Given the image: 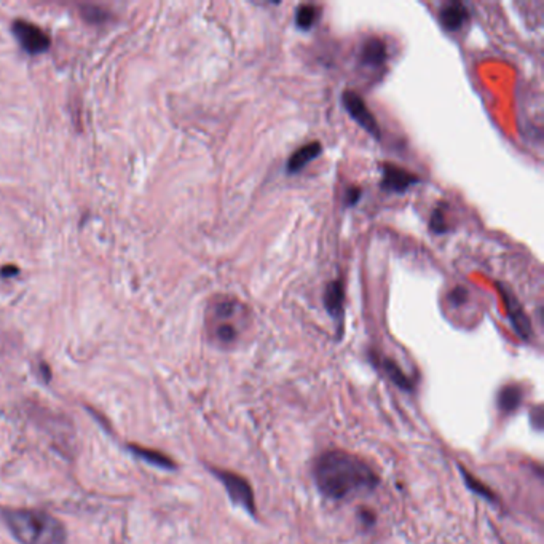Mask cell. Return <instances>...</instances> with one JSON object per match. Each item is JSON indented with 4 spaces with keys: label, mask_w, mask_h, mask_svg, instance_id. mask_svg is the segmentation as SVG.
Returning a JSON list of instances; mask_svg holds the SVG:
<instances>
[{
    "label": "cell",
    "mask_w": 544,
    "mask_h": 544,
    "mask_svg": "<svg viewBox=\"0 0 544 544\" xmlns=\"http://www.w3.org/2000/svg\"><path fill=\"white\" fill-rule=\"evenodd\" d=\"M314 482L324 497L342 499L364 490H373L378 478L356 455L343 450L323 454L314 463Z\"/></svg>",
    "instance_id": "cell-1"
},
{
    "label": "cell",
    "mask_w": 544,
    "mask_h": 544,
    "mask_svg": "<svg viewBox=\"0 0 544 544\" xmlns=\"http://www.w3.org/2000/svg\"><path fill=\"white\" fill-rule=\"evenodd\" d=\"M2 517L12 535L21 544H67L62 523L37 509H5Z\"/></svg>",
    "instance_id": "cell-2"
},
{
    "label": "cell",
    "mask_w": 544,
    "mask_h": 544,
    "mask_svg": "<svg viewBox=\"0 0 544 544\" xmlns=\"http://www.w3.org/2000/svg\"><path fill=\"white\" fill-rule=\"evenodd\" d=\"M212 473L216 474V478L221 480L223 487H225L228 497L236 506H241L246 512H249L254 516L256 514V503L254 495H252L251 485L247 484L246 479H243L241 475L228 473V471H219L212 469Z\"/></svg>",
    "instance_id": "cell-3"
},
{
    "label": "cell",
    "mask_w": 544,
    "mask_h": 544,
    "mask_svg": "<svg viewBox=\"0 0 544 544\" xmlns=\"http://www.w3.org/2000/svg\"><path fill=\"white\" fill-rule=\"evenodd\" d=\"M342 103L343 108L347 109L349 116L356 121V123L361 126L362 129H366L369 134L373 136L375 139H380V126H378V121L375 120V116L369 108L364 103V99L354 91H343L342 95Z\"/></svg>",
    "instance_id": "cell-4"
},
{
    "label": "cell",
    "mask_w": 544,
    "mask_h": 544,
    "mask_svg": "<svg viewBox=\"0 0 544 544\" xmlns=\"http://www.w3.org/2000/svg\"><path fill=\"white\" fill-rule=\"evenodd\" d=\"M12 31L24 50L27 53H32V55L45 51L50 47V37L47 36V32L43 29L36 26L34 23L16 19L12 24Z\"/></svg>",
    "instance_id": "cell-5"
},
{
    "label": "cell",
    "mask_w": 544,
    "mask_h": 544,
    "mask_svg": "<svg viewBox=\"0 0 544 544\" xmlns=\"http://www.w3.org/2000/svg\"><path fill=\"white\" fill-rule=\"evenodd\" d=\"M498 289L499 293H502L504 305H506V313L509 317V321L512 324V327L516 329L519 337L528 340L532 335V326H530V319H528L527 313L523 312L521 302H519L516 295H514L508 288H504L503 284H498Z\"/></svg>",
    "instance_id": "cell-6"
},
{
    "label": "cell",
    "mask_w": 544,
    "mask_h": 544,
    "mask_svg": "<svg viewBox=\"0 0 544 544\" xmlns=\"http://www.w3.org/2000/svg\"><path fill=\"white\" fill-rule=\"evenodd\" d=\"M417 182H419V177L404 171V169L395 166V164H385V168H383V179H382L383 190L402 193L409 187L415 186Z\"/></svg>",
    "instance_id": "cell-7"
},
{
    "label": "cell",
    "mask_w": 544,
    "mask_h": 544,
    "mask_svg": "<svg viewBox=\"0 0 544 544\" xmlns=\"http://www.w3.org/2000/svg\"><path fill=\"white\" fill-rule=\"evenodd\" d=\"M323 302H324V307H326V312L330 314V318H332L335 323L342 326V321H343V302H345V293H343L342 281L334 280L332 283H329L326 286Z\"/></svg>",
    "instance_id": "cell-8"
},
{
    "label": "cell",
    "mask_w": 544,
    "mask_h": 544,
    "mask_svg": "<svg viewBox=\"0 0 544 544\" xmlns=\"http://www.w3.org/2000/svg\"><path fill=\"white\" fill-rule=\"evenodd\" d=\"M361 64L367 67H380L386 60V45L382 38L372 37L362 43L359 51Z\"/></svg>",
    "instance_id": "cell-9"
},
{
    "label": "cell",
    "mask_w": 544,
    "mask_h": 544,
    "mask_svg": "<svg viewBox=\"0 0 544 544\" xmlns=\"http://www.w3.org/2000/svg\"><path fill=\"white\" fill-rule=\"evenodd\" d=\"M323 152V145L319 143H310L305 144L304 147H300L293 153V157L286 163V171L289 174H295L307 166L310 162H313L314 158L319 157V153Z\"/></svg>",
    "instance_id": "cell-10"
},
{
    "label": "cell",
    "mask_w": 544,
    "mask_h": 544,
    "mask_svg": "<svg viewBox=\"0 0 544 544\" xmlns=\"http://www.w3.org/2000/svg\"><path fill=\"white\" fill-rule=\"evenodd\" d=\"M439 19L447 31H458L468 21V10L461 2H449L441 8Z\"/></svg>",
    "instance_id": "cell-11"
},
{
    "label": "cell",
    "mask_w": 544,
    "mask_h": 544,
    "mask_svg": "<svg viewBox=\"0 0 544 544\" xmlns=\"http://www.w3.org/2000/svg\"><path fill=\"white\" fill-rule=\"evenodd\" d=\"M128 450L131 452V455L136 456V458L144 461L150 466H155V468H162V469H176V463L171 458H168L166 455L160 454V452L144 449V447L138 445H129Z\"/></svg>",
    "instance_id": "cell-12"
},
{
    "label": "cell",
    "mask_w": 544,
    "mask_h": 544,
    "mask_svg": "<svg viewBox=\"0 0 544 544\" xmlns=\"http://www.w3.org/2000/svg\"><path fill=\"white\" fill-rule=\"evenodd\" d=\"M319 18V8L314 7V5H300V7L295 10V26L302 31H310L314 24H317Z\"/></svg>",
    "instance_id": "cell-13"
},
{
    "label": "cell",
    "mask_w": 544,
    "mask_h": 544,
    "mask_svg": "<svg viewBox=\"0 0 544 544\" xmlns=\"http://www.w3.org/2000/svg\"><path fill=\"white\" fill-rule=\"evenodd\" d=\"M521 401H522V391L521 388L517 386H506L503 388L502 393H499L498 396V406L499 409L503 412H514L517 409L519 406H521Z\"/></svg>",
    "instance_id": "cell-14"
},
{
    "label": "cell",
    "mask_w": 544,
    "mask_h": 544,
    "mask_svg": "<svg viewBox=\"0 0 544 544\" xmlns=\"http://www.w3.org/2000/svg\"><path fill=\"white\" fill-rule=\"evenodd\" d=\"M383 369H385V372L388 373V377H390L397 386L406 388V390H410L412 383L407 380V377L404 375V372H402L395 362L390 361V359H385V361H383Z\"/></svg>",
    "instance_id": "cell-15"
},
{
    "label": "cell",
    "mask_w": 544,
    "mask_h": 544,
    "mask_svg": "<svg viewBox=\"0 0 544 544\" xmlns=\"http://www.w3.org/2000/svg\"><path fill=\"white\" fill-rule=\"evenodd\" d=\"M214 335L216 338L221 342L222 345H230L236 340L238 337V332H236V327L233 326L230 323H221L214 330Z\"/></svg>",
    "instance_id": "cell-16"
},
{
    "label": "cell",
    "mask_w": 544,
    "mask_h": 544,
    "mask_svg": "<svg viewBox=\"0 0 544 544\" xmlns=\"http://www.w3.org/2000/svg\"><path fill=\"white\" fill-rule=\"evenodd\" d=\"M463 475H465V482H466V485H468V487H469L471 490H474V493H478V495H480V497H482V498L490 499V502H492V499H493V495L490 493V490H489V489H485L482 484L475 482L473 475L466 473V471H463Z\"/></svg>",
    "instance_id": "cell-17"
},
{
    "label": "cell",
    "mask_w": 544,
    "mask_h": 544,
    "mask_svg": "<svg viewBox=\"0 0 544 544\" xmlns=\"http://www.w3.org/2000/svg\"><path fill=\"white\" fill-rule=\"evenodd\" d=\"M430 227H431V230H433L434 233H444L445 232V217H444V214H442V210H439V208L433 211Z\"/></svg>",
    "instance_id": "cell-18"
},
{
    "label": "cell",
    "mask_w": 544,
    "mask_h": 544,
    "mask_svg": "<svg viewBox=\"0 0 544 544\" xmlns=\"http://www.w3.org/2000/svg\"><path fill=\"white\" fill-rule=\"evenodd\" d=\"M466 294H468V293H466L463 288H455L449 294V300L454 305H461V304L466 302Z\"/></svg>",
    "instance_id": "cell-19"
},
{
    "label": "cell",
    "mask_w": 544,
    "mask_h": 544,
    "mask_svg": "<svg viewBox=\"0 0 544 544\" xmlns=\"http://www.w3.org/2000/svg\"><path fill=\"white\" fill-rule=\"evenodd\" d=\"M359 200H361V190H359L358 187L348 188L347 198H345V203H347V206H354Z\"/></svg>",
    "instance_id": "cell-20"
}]
</instances>
